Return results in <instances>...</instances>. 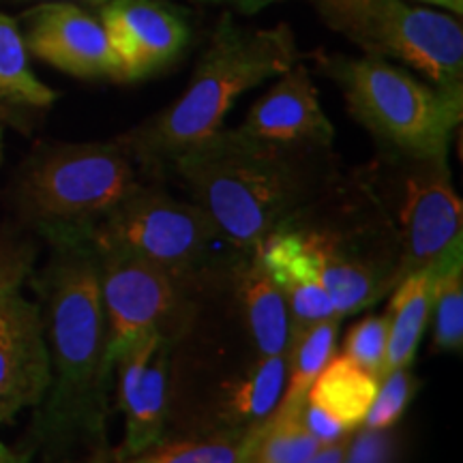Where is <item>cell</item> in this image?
Returning <instances> with one entry per match:
<instances>
[{"instance_id":"cell-29","label":"cell","mask_w":463,"mask_h":463,"mask_svg":"<svg viewBox=\"0 0 463 463\" xmlns=\"http://www.w3.org/2000/svg\"><path fill=\"white\" fill-rule=\"evenodd\" d=\"M191 3L208 5V7H222L225 11H230V14L251 15L266 9L269 5L281 3V0H191Z\"/></svg>"},{"instance_id":"cell-14","label":"cell","mask_w":463,"mask_h":463,"mask_svg":"<svg viewBox=\"0 0 463 463\" xmlns=\"http://www.w3.org/2000/svg\"><path fill=\"white\" fill-rule=\"evenodd\" d=\"M50 386V354L37 300L22 289L0 298V425L37 408Z\"/></svg>"},{"instance_id":"cell-10","label":"cell","mask_w":463,"mask_h":463,"mask_svg":"<svg viewBox=\"0 0 463 463\" xmlns=\"http://www.w3.org/2000/svg\"><path fill=\"white\" fill-rule=\"evenodd\" d=\"M95 249L99 256L101 305L112 367L116 356L142 335L161 331L183 337L206 289L191 288L157 264L127 251Z\"/></svg>"},{"instance_id":"cell-5","label":"cell","mask_w":463,"mask_h":463,"mask_svg":"<svg viewBox=\"0 0 463 463\" xmlns=\"http://www.w3.org/2000/svg\"><path fill=\"white\" fill-rule=\"evenodd\" d=\"M140 178L116 137L39 144L17 167L9 202L17 225L37 241L89 236Z\"/></svg>"},{"instance_id":"cell-26","label":"cell","mask_w":463,"mask_h":463,"mask_svg":"<svg viewBox=\"0 0 463 463\" xmlns=\"http://www.w3.org/2000/svg\"><path fill=\"white\" fill-rule=\"evenodd\" d=\"M419 391V380L412 373V367L395 369L380 380L378 392H375L367 414H364L363 430L367 431H389L399 422L408 405Z\"/></svg>"},{"instance_id":"cell-3","label":"cell","mask_w":463,"mask_h":463,"mask_svg":"<svg viewBox=\"0 0 463 463\" xmlns=\"http://www.w3.org/2000/svg\"><path fill=\"white\" fill-rule=\"evenodd\" d=\"M303 61L297 33L286 22L270 28L245 26L223 11L176 101L116 140L142 176L157 181L184 150L206 140L225 123L241 95Z\"/></svg>"},{"instance_id":"cell-9","label":"cell","mask_w":463,"mask_h":463,"mask_svg":"<svg viewBox=\"0 0 463 463\" xmlns=\"http://www.w3.org/2000/svg\"><path fill=\"white\" fill-rule=\"evenodd\" d=\"M89 239L95 247L118 249L157 264L195 289L213 288V279H217L215 253L228 245L200 206L176 198L148 178H140L127 191L90 230Z\"/></svg>"},{"instance_id":"cell-32","label":"cell","mask_w":463,"mask_h":463,"mask_svg":"<svg viewBox=\"0 0 463 463\" xmlns=\"http://www.w3.org/2000/svg\"><path fill=\"white\" fill-rule=\"evenodd\" d=\"M0 463H31V457L14 453V450L0 442Z\"/></svg>"},{"instance_id":"cell-11","label":"cell","mask_w":463,"mask_h":463,"mask_svg":"<svg viewBox=\"0 0 463 463\" xmlns=\"http://www.w3.org/2000/svg\"><path fill=\"white\" fill-rule=\"evenodd\" d=\"M176 341L174 335L153 331L133 339L116 356V408L125 419V438L114 461L142 453L167 436Z\"/></svg>"},{"instance_id":"cell-17","label":"cell","mask_w":463,"mask_h":463,"mask_svg":"<svg viewBox=\"0 0 463 463\" xmlns=\"http://www.w3.org/2000/svg\"><path fill=\"white\" fill-rule=\"evenodd\" d=\"M288 356L253 354L241 372L222 386L215 399V420L208 431L249 433L273 419L286 391Z\"/></svg>"},{"instance_id":"cell-8","label":"cell","mask_w":463,"mask_h":463,"mask_svg":"<svg viewBox=\"0 0 463 463\" xmlns=\"http://www.w3.org/2000/svg\"><path fill=\"white\" fill-rule=\"evenodd\" d=\"M449 155H375L372 164L358 170L395 225L402 249L397 283L463 256V204L455 191Z\"/></svg>"},{"instance_id":"cell-22","label":"cell","mask_w":463,"mask_h":463,"mask_svg":"<svg viewBox=\"0 0 463 463\" xmlns=\"http://www.w3.org/2000/svg\"><path fill=\"white\" fill-rule=\"evenodd\" d=\"M341 317H331L311 326L288 350L286 391L277 412H300L314 380L337 352Z\"/></svg>"},{"instance_id":"cell-24","label":"cell","mask_w":463,"mask_h":463,"mask_svg":"<svg viewBox=\"0 0 463 463\" xmlns=\"http://www.w3.org/2000/svg\"><path fill=\"white\" fill-rule=\"evenodd\" d=\"M320 449V442L307 431L300 412H275L251 463H305Z\"/></svg>"},{"instance_id":"cell-30","label":"cell","mask_w":463,"mask_h":463,"mask_svg":"<svg viewBox=\"0 0 463 463\" xmlns=\"http://www.w3.org/2000/svg\"><path fill=\"white\" fill-rule=\"evenodd\" d=\"M354 433L341 438L339 442L328 444V447H322L314 457H311V459H307L305 463H344L345 455H347V449H350V442H352V438H354Z\"/></svg>"},{"instance_id":"cell-13","label":"cell","mask_w":463,"mask_h":463,"mask_svg":"<svg viewBox=\"0 0 463 463\" xmlns=\"http://www.w3.org/2000/svg\"><path fill=\"white\" fill-rule=\"evenodd\" d=\"M28 54L80 80L118 78L116 61L101 20L82 5L43 0L17 20Z\"/></svg>"},{"instance_id":"cell-4","label":"cell","mask_w":463,"mask_h":463,"mask_svg":"<svg viewBox=\"0 0 463 463\" xmlns=\"http://www.w3.org/2000/svg\"><path fill=\"white\" fill-rule=\"evenodd\" d=\"M283 225L311 251L339 317L361 314L395 288L402 258L395 225L358 170L341 174Z\"/></svg>"},{"instance_id":"cell-18","label":"cell","mask_w":463,"mask_h":463,"mask_svg":"<svg viewBox=\"0 0 463 463\" xmlns=\"http://www.w3.org/2000/svg\"><path fill=\"white\" fill-rule=\"evenodd\" d=\"M56 101L58 92L33 73L17 20L0 11V120L22 127L28 114L50 109Z\"/></svg>"},{"instance_id":"cell-31","label":"cell","mask_w":463,"mask_h":463,"mask_svg":"<svg viewBox=\"0 0 463 463\" xmlns=\"http://www.w3.org/2000/svg\"><path fill=\"white\" fill-rule=\"evenodd\" d=\"M420 3L433 5V7H439L444 11H450L455 15H463V0H420Z\"/></svg>"},{"instance_id":"cell-23","label":"cell","mask_w":463,"mask_h":463,"mask_svg":"<svg viewBox=\"0 0 463 463\" xmlns=\"http://www.w3.org/2000/svg\"><path fill=\"white\" fill-rule=\"evenodd\" d=\"M433 347L447 354L463 350V256L433 270Z\"/></svg>"},{"instance_id":"cell-1","label":"cell","mask_w":463,"mask_h":463,"mask_svg":"<svg viewBox=\"0 0 463 463\" xmlns=\"http://www.w3.org/2000/svg\"><path fill=\"white\" fill-rule=\"evenodd\" d=\"M48 260L28 277L42 309L50 386L34 412L33 436L52 457L106 453L114 367L101 305L99 256L89 236L45 242Z\"/></svg>"},{"instance_id":"cell-36","label":"cell","mask_w":463,"mask_h":463,"mask_svg":"<svg viewBox=\"0 0 463 463\" xmlns=\"http://www.w3.org/2000/svg\"><path fill=\"white\" fill-rule=\"evenodd\" d=\"M344 463H345V461H344Z\"/></svg>"},{"instance_id":"cell-2","label":"cell","mask_w":463,"mask_h":463,"mask_svg":"<svg viewBox=\"0 0 463 463\" xmlns=\"http://www.w3.org/2000/svg\"><path fill=\"white\" fill-rule=\"evenodd\" d=\"M170 174L236 251H251L341 176L335 148L292 146L222 127Z\"/></svg>"},{"instance_id":"cell-16","label":"cell","mask_w":463,"mask_h":463,"mask_svg":"<svg viewBox=\"0 0 463 463\" xmlns=\"http://www.w3.org/2000/svg\"><path fill=\"white\" fill-rule=\"evenodd\" d=\"M228 279L258 356H288L289 320L279 286L266 269L258 249L236 253Z\"/></svg>"},{"instance_id":"cell-6","label":"cell","mask_w":463,"mask_h":463,"mask_svg":"<svg viewBox=\"0 0 463 463\" xmlns=\"http://www.w3.org/2000/svg\"><path fill=\"white\" fill-rule=\"evenodd\" d=\"M316 69L337 86L345 109L382 157L450 153L463 120V92H449L397 62L373 56L314 54Z\"/></svg>"},{"instance_id":"cell-20","label":"cell","mask_w":463,"mask_h":463,"mask_svg":"<svg viewBox=\"0 0 463 463\" xmlns=\"http://www.w3.org/2000/svg\"><path fill=\"white\" fill-rule=\"evenodd\" d=\"M380 380L363 372L344 354H335L314 380L305 402L317 405L347 430L356 431L378 392Z\"/></svg>"},{"instance_id":"cell-19","label":"cell","mask_w":463,"mask_h":463,"mask_svg":"<svg viewBox=\"0 0 463 463\" xmlns=\"http://www.w3.org/2000/svg\"><path fill=\"white\" fill-rule=\"evenodd\" d=\"M433 270H419L403 277L389 292V344L384 375L395 369L412 367L420 339L431 320Z\"/></svg>"},{"instance_id":"cell-33","label":"cell","mask_w":463,"mask_h":463,"mask_svg":"<svg viewBox=\"0 0 463 463\" xmlns=\"http://www.w3.org/2000/svg\"><path fill=\"white\" fill-rule=\"evenodd\" d=\"M0 3H43V0H0ZM67 3L82 5L86 9H99L108 3V0H67Z\"/></svg>"},{"instance_id":"cell-28","label":"cell","mask_w":463,"mask_h":463,"mask_svg":"<svg viewBox=\"0 0 463 463\" xmlns=\"http://www.w3.org/2000/svg\"><path fill=\"white\" fill-rule=\"evenodd\" d=\"M300 419H303L307 431H309L311 436H314L317 442H320V447H328V444L339 442L341 438L354 433L352 430H347V427L341 425L337 419H333L331 414H326L324 410H320L317 405L309 403V402L303 403V410H300Z\"/></svg>"},{"instance_id":"cell-7","label":"cell","mask_w":463,"mask_h":463,"mask_svg":"<svg viewBox=\"0 0 463 463\" xmlns=\"http://www.w3.org/2000/svg\"><path fill=\"white\" fill-rule=\"evenodd\" d=\"M326 28L364 56L397 62L449 92H463V26L450 11L410 0H309Z\"/></svg>"},{"instance_id":"cell-34","label":"cell","mask_w":463,"mask_h":463,"mask_svg":"<svg viewBox=\"0 0 463 463\" xmlns=\"http://www.w3.org/2000/svg\"><path fill=\"white\" fill-rule=\"evenodd\" d=\"M3 120H0V164H3V157H5V129H3Z\"/></svg>"},{"instance_id":"cell-27","label":"cell","mask_w":463,"mask_h":463,"mask_svg":"<svg viewBox=\"0 0 463 463\" xmlns=\"http://www.w3.org/2000/svg\"><path fill=\"white\" fill-rule=\"evenodd\" d=\"M386 344H389V317L384 316H364L350 328L344 339V354L363 372L373 378H384L386 369Z\"/></svg>"},{"instance_id":"cell-25","label":"cell","mask_w":463,"mask_h":463,"mask_svg":"<svg viewBox=\"0 0 463 463\" xmlns=\"http://www.w3.org/2000/svg\"><path fill=\"white\" fill-rule=\"evenodd\" d=\"M39 258V241L17 223L0 225V298L22 289Z\"/></svg>"},{"instance_id":"cell-21","label":"cell","mask_w":463,"mask_h":463,"mask_svg":"<svg viewBox=\"0 0 463 463\" xmlns=\"http://www.w3.org/2000/svg\"><path fill=\"white\" fill-rule=\"evenodd\" d=\"M266 425L249 433L208 431L187 433L183 438L167 436L155 447L114 463H247L256 453Z\"/></svg>"},{"instance_id":"cell-15","label":"cell","mask_w":463,"mask_h":463,"mask_svg":"<svg viewBox=\"0 0 463 463\" xmlns=\"http://www.w3.org/2000/svg\"><path fill=\"white\" fill-rule=\"evenodd\" d=\"M239 129L292 146L333 148L337 136L303 61L277 75V82L253 103Z\"/></svg>"},{"instance_id":"cell-35","label":"cell","mask_w":463,"mask_h":463,"mask_svg":"<svg viewBox=\"0 0 463 463\" xmlns=\"http://www.w3.org/2000/svg\"><path fill=\"white\" fill-rule=\"evenodd\" d=\"M247 463H251V461H247Z\"/></svg>"},{"instance_id":"cell-12","label":"cell","mask_w":463,"mask_h":463,"mask_svg":"<svg viewBox=\"0 0 463 463\" xmlns=\"http://www.w3.org/2000/svg\"><path fill=\"white\" fill-rule=\"evenodd\" d=\"M99 11L118 61L116 84H133L176 65L191 43L189 14L174 0H108Z\"/></svg>"}]
</instances>
